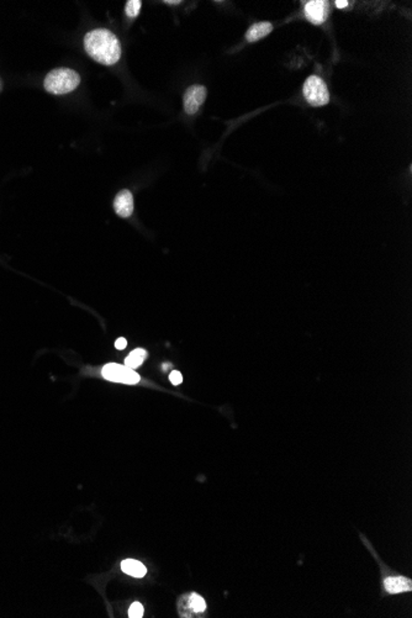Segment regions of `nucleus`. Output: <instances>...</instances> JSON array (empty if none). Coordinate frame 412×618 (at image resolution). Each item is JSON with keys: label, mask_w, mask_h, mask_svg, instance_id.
Segmentation results:
<instances>
[{"label": "nucleus", "mask_w": 412, "mask_h": 618, "mask_svg": "<svg viewBox=\"0 0 412 618\" xmlns=\"http://www.w3.org/2000/svg\"><path fill=\"white\" fill-rule=\"evenodd\" d=\"M169 380L173 385H179L183 382V375L178 370H173L169 375Z\"/></svg>", "instance_id": "2eb2a0df"}, {"label": "nucleus", "mask_w": 412, "mask_h": 618, "mask_svg": "<svg viewBox=\"0 0 412 618\" xmlns=\"http://www.w3.org/2000/svg\"><path fill=\"white\" fill-rule=\"evenodd\" d=\"M384 588L389 594H400L412 590V581L405 576H391L386 577L384 581Z\"/></svg>", "instance_id": "6e6552de"}, {"label": "nucleus", "mask_w": 412, "mask_h": 618, "mask_svg": "<svg viewBox=\"0 0 412 618\" xmlns=\"http://www.w3.org/2000/svg\"><path fill=\"white\" fill-rule=\"evenodd\" d=\"M305 16L311 24H323L328 16V3L322 2V0H311V2L306 3Z\"/></svg>", "instance_id": "423d86ee"}, {"label": "nucleus", "mask_w": 412, "mask_h": 618, "mask_svg": "<svg viewBox=\"0 0 412 618\" xmlns=\"http://www.w3.org/2000/svg\"><path fill=\"white\" fill-rule=\"evenodd\" d=\"M84 48L94 61L113 65L121 57V45L117 37L107 28H96L84 37Z\"/></svg>", "instance_id": "f257e3e1"}, {"label": "nucleus", "mask_w": 412, "mask_h": 618, "mask_svg": "<svg viewBox=\"0 0 412 618\" xmlns=\"http://www.w3.org/2000/svg\"><path fill=\"white\" fill-rule=\"evenodd\" d=\"M126 346H127V340H126L125 338H122V337H121V338H117L116 339V342H115L116 350H120V351L125 350Z\"/></svg>", "instance_id": "dca6fc26"}, {"label": "nucleus", "mask_w": 412, "mask_h": 618, "mask_svg": "<svg viewBox=\"0 0 412 618\" xmlns=\"http://www.w3.org/2000/svg\"><path fill=\"white\" fill-rule=\"evenodd\" d=\"M208 90L202 85H191L184 94V110L187 114L197 113L200 107L204 104Z\"/></svg>", "instance_id": "39448f33"}, {"label": "nucleus", "mask_w": 412, "mask_h": 618, "mask_svg": "<svg viewBox=\"0 0 412 618\" xmlns=\"http://www.w3.org/2000/svg\"><path fill=\"white\" fill-rule=\"evenodd\" d=\"M104 379L109 382L114 383H122V384L133 385L140 383L141 377L139 374L133 370V369L126 367V365L116 364V363H110L107 364L101 370Z\"/></svg>", "instance_id": "20e7f679"}, {"label": "nucleus", "mask_w": 412, "mask_h": 618, "mask_svg": "<svg viewBox=\"0 0 412 618\" xmlns=\"http://www.w3.org/2000/svg\"><path fill=\"white\" fill-rule=\"evenodd\" d=\"M121 570L124 571L125 574L131 575V576L133 577H144L146 573H147L146 566L142 564L141 562L134 559L124 560V562L121 563Z\"/></svg>", "instance_id": "9d476101"}, {"label": "nucleus", "mask_w": 412, "mask_h": 618, "mask_svg": "<svg viewBox=\"0 0 412 618\" xmlns=\"http://www.w3.org/2000/svg\"><path fill=\"white\" fill-rule=\"evenodd\" d=\"M114 210L120 217H130L133 213V196L131 191L121 190L114 200Z\"/></svg>", "instance_id": "0eeeda50"}, {"label": "nucleus", "mask_w": 412, "mask_h": 618, "mask_svg": "<svg viewBox=\"0 0 412 618\" xmlns=\"http://www.w3.org/2000/svg\"><path fill=\"white\" fill-rule=\"evenodd\" d=\"M189 607L193 609L194 612H197V613H201V612H204L206 609V602L205 600L202 599L200 595L197 594H191L190 596H189Z\"/></svg>", "instance_id": "f8f14e48"}, {"label": "nucleus", "mask_w": 412, "mask_h": 618, "mask_svg": "<svg viewBox=\"0 0 412 618\" xmlns=\"http://www.w3.org/2000/svg\"><path fill=\"white\" fill-rule=\"evenodd\" d=\"M142 616H144V606L140 602H133L128 608V617L141 618Z\"/></svg>", "instance_id": "4468645a"}, {"label": "nucleus", "mask_w": 412, "mask_h": 618, "mask_svg": "<svg viewBox=\"0 0 412 618\" xmlns=\"http://www.w3.org/2000/svg\"><path fill=\"white\" fill-rule=\"evenodd\" d=\"M142 7V2H140V0H130V2L126 3V14H127L128 18H136L137 15L140 14V9H141Z\"/></svg>", "instance_id": "ddd939ff"}, {"label": "nucleus", "mask_w": 412, "mask_h": 618, "mask_svg": "<svg viewBox=\"0 0 412 618\" xmlns=\"http://www.w3.org/2000/svg\"><path fill=\"white\" fill-rule=\"evenodd\" d=\"M302 93L308 104L313 107H323L330 101V93L326 83L317 76H311L306 79Z\"/></svg>", "instance_id": "7ed1b4c3"}, {"label": "nucleus", "mask_w": 412, "mask_h": 618, "mask_svg": "<svg viewBox=\"0 0 412 618\" xmlns=\"http://www.w3.org/2000/svg\"><path fill=\"white\" fill-rule=\"evenodd\" d=\"M334 4H336V7L339 8V9H343V8H346L348 5V2H342V0H337V2L334 3Z\"/></svg>", "instance_id": "f3484780"}, {"label": "nucleus", "mask_w": 412, "mask_h": 618, "mask_svg": "<svg viewBox=\"0 0 412 618\" xmlns=\"http://www.w3.org/2000/svg\"><path fill=\"white\" fill-rule=\"evenodd\" d=\"M146 358H147V352L142 350V348H137V350H133L126 357L125 365L131 369H136L145 362Z\"/></svg>", "instance_id": "9b49d317"}, {"label": "nucleus", "mask_w": 412, "mask_h": 618, "mask_svg": "<svg viewBox=\"0 0 412 618\" xmlns=\"http://www.w3.org/2000/svg\"><path fill=\"white\" fill-rule=\"evenodd\" d=\"M271 30H273V25L270 22H258L250 27V30L246 33V39L248 42H256L269 35Z\"/></svg>", "instance_id": "1a4fd4ad"}, {"label": "nucleus", "mask_w": 412, "mask_h": 618, "mask_svg": "<svg viewBox=\"0 0 412 618\" xmlns=\"http://www.w3.org/2000/svg\"><path fill=\"white\" fill-rule=\"evenodd\" d=\"M165 3H167V4H170V5H176V4H180V2H165Z\"/></svg>", "instance_id": "a211bd4d"}, {"label": "nucleus", "mask_w": 412, "mask_h": 618, "mask_svg": "<svg viewBox=\"0 0 412 618\" xmlns=\"http://www.w3.org/2000/svg\"><path fill=\"white\" fill-rule=\"evenodd\" d=\"M81 83V77L70 68H57L46 76L44 87L48 93L67 94L76 89Z\"/></svg>", "instance_id": "f03ea898"}]
</instances>
